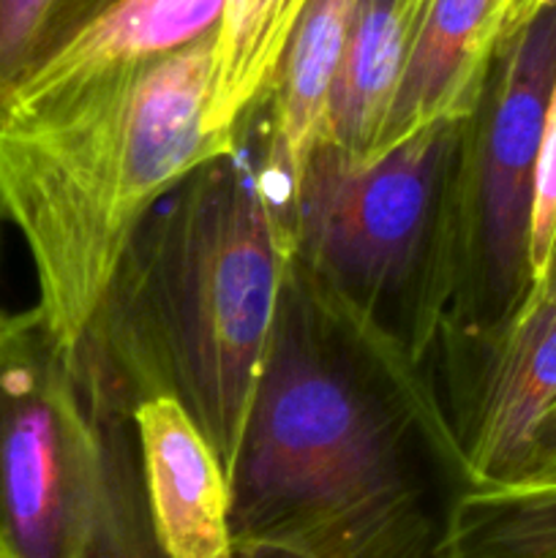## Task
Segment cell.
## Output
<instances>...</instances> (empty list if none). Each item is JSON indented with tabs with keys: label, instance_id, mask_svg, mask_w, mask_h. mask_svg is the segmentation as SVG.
I'll return each instance as SVG.
<instances>
[{
	"label": "cell",
	"instance_id": "obj_12",
	"mask_svg": "<svg viewBox=\"0 0 556 558\" xmlns=\"http://www.w3.org/2000/svg\"><path fill=\"white\" fill-rule=\"evenodd\" d=\"M409 52L401 0H360L330 98L322 145L352 167L379 156V140Z\"/></svg>",
	"mask_w": 556,
	"mask_h": 558
},
{
	"label": "cell",
	"instance_id": "obj_1",
	"mask_svg": "<svg viewBox=\"0 0 556 558\" xmlns=\"http://www.w3.org/2000/svg\"><path fill=\"white\" fill-rule=\"evenodd\" d=\"M227 485L238 558H442L469 490L423 371L294 262Z\"/></svg>",
	"mask_w": 556,
	"mask_h": 558
},
{
	"label": "cell",
	"instance_id": "obj_16",
	"mask_svg": "<svg viewBox=\"0 0 556 558\" xmlns=\"http://www.w3.org/2000/svg\"><path fill=\"white\" fill-rule=\"evenodd\" d=\"M554 240H556V80H554V87H551L548 107H545L537 172H534V202H532L534 289H537V283L543 281V272L545 267H548Z\"/></svg>",
	"mask_w": 556,
	"mask_h": 558
},
{
	"label": "cell",
	"instance_id": "obj_9",
	"mask_svg": "<svg viewBox=\"0 0 556 558\" xmlns=\"http://www.w3.org/2000/svg\"><path fill=\"white\" fill-rule=\"evenodd\" d=\"M543 3L548 0H428L409 44L376 161L428 125L467 120L501 44Z\"/></svg>",
	"mask_w": 556,
	"mask_h": 558
},
{
	"label": "cell",
	"instance_id": "obj_19",
	"mask_svg": "<svg viewBox=\"0 0 556 558\" xmlns=\"http://www.w3.org/2000/svg\"><path fill=\"white\" fill-rule=\"evenodd\" d=\"M534 294H537V298L556 300V240H554V248H551L548 267H545V272H543V281L537 283Z\"/></svg>",
	"mask_w": 556,
	"mask_h": 558
},
{
	"label": "cell",
	"instance_id": "obj_5",
	"mask_svg": "<svg viewBox=\"0 0 556 558\" xmlns=\"http://www.w3.org/2000/svg\"><path fill=\"white\" fill-rule=\"evenodd\" d=\"M463 120L368 167L319 145L292 183V262L363 336L423 365L452 300V180Z\"/></svg>",
	"mask_w": 556,
	"mask_h": 558
},
{
	"label": "cell",
	"instance_id": "obj_15",
	"mask_svg": "<svg viewBox=\"0 0 556 558\" xmlns=\"http://www.w3.org/2000/svg\"><path fill=\"white\" fill-rule=\"evenodd\" d=\"M109 0H0V101Z\"/></svg>",
	"mask_w": 556,
	"mask_h": 558
},
{
	"label": "cell",
	"instance_id": "obj_14",
	"mask_svg": "<svg viewBox=\"0 0 556 558\" xmlns=\"http://www.w3.org/2000/svg\"><path fill=\"white\" fill-rule=\"evenodd\" d=\"M548 550H556V485L467 490L442 543V558H527Z\"/></svg>",
	"mask_w": 556,
	"mask_h": 558
},
{
	"label": "cell",
	"instance_id": "obj_6",
	"mask_svg": "<svg viewBox=\"0 0 556 558\" xmlns=\"http://www.w3.org/2000/svg\"><path fill=\"white\" fill-rule=\"evenodd\" d=\"M554 80L556 0H548L501 44L463 120L452 180V300L439 330H501L532 300L534 172Z\"/></svg>",
	"mask_w": 556,
	"mask_h": 558
},
{
	"label": "cell",
	"instance_id": "obj_2",
	"mask_svg": "<svg viewBox=\"0 0 556 558\" xmlns=\"http://www.w3.org/2000/svg\"><path fill=\"white\" fill-rule=\"evenodd\" d=\"M292 178L273 158L267 109L238 147L185 178L131 240L76 365L125 417L172 398L232 472L292 262Z\"/></svg>",
	"mask_w": 556,
	"mask_h": 558
},
{
	"label": "cell",
	"instance_id": "obj_17",
	"mask_svg": "<svg viewBox=\"0 0 556 558\" xmlns=\"http://www.w3.org/2000/svg\"><path fill=\"white\" fill-rule=\"evenodd\" d=\"M548 485H556V409L534 436L518 480L505 488H548Z\"/></svg>",
	"mask_w": 556,
	"mask_h": 558
},
{
	"label": "cell",
	"instance_id": "obj_22",
	"mask_svg": "<svg viewBox=\"0 0 556 558\" xmlns=\"http://www.w3.org/2000/svg\"><path fill=\"white\" fill-rule=\"evenodd\" d=\"M548 488H554V485H548Z\"/></svg>",
	"mask_w": 556,
	"mask_h": 558
},
{
	"label": "cell",
	"instance_id": "obj_20",
	"mask_svg": "<svg viewBox=\"0 0 556 558\" xmlns=\"http://www.w3.org/2000/svg\"><path fill=\"white\" fill-rule=\"evenodd\" d=\"M527 558H556V550H548V554H537V556H527Z\"/></svg>",
	"mask_w": 556,
	"mask_h": 558
},
{
	"label": "cell",
	"instance_id": "obj_18",
	"mask_svg": "<svg viewBox=\"0 0 556 558\" xmlns=\"http://www.w3.org/2000/svg\"><path fill=\"white\" fill-rule=\"evenodd\" d=\"M425 9H428V0H401V16L409 31V44H412V36L418 31L420 20H423Z\"/></svg>",
	"mask_w": 556,
	"mask_h": 558
},
{
	"label": "cell",
	"instance_id": "obj_11",
	"mask_svg": "<svg viewBox=\"0 0 556 558\" xmlns=\"http://www.w3.org/2000/svg\"><path fill=\"white\" fill-rule=\"evenodd\" d=\"M358 5L360 0H309L283 52L267 104V140L292 183L325 142L333 87Z\"/></svg>",
	"mask_w": 556,
	"mask_h": 558
},
{
	"label": "cell",
	"instance_id": "obj_7",
	"mask_svg": "<svg viewBox=\"0 0 556 558\" xmlns=\"http://www.w3.org/2000/svg\"><path fill=\"white\" fill-rule=\"evenodd\" d=\"M469 490L512 485L556 409V300L494 332H436L423 365Z\"/></svg>",
	"mask_w": 556,
	"mask_h": 558
},
{
	"label": "cell",
	"instance_id": "obj_4",
	"mask_svg": "<svg viewBox=\"0 0 556 558\" xmlns=\"http://www.w3.org/2000/svg\"><path fill=\"white\" fill-rule=\"evenodd\" d=\"M0 558H167L134 417L93 390L36 305L0 308Z\"/></svg>",
	"mask_w": 556,
	"mask_h": 558
},
{
	"label": "cell",
	"instance_id": "obj_8",
	"mask_svg": "<svg viewBox=\"0 0 556 558\" xmlns=\"http://www.w3.org/2000/svg\"><path fill=\"white\" fill-rule=\"evenodd\" d=\"M221 9L223 0H109L0 101V114H47L134 80L216 36Z\"/></svg>",
	"mask_w": 556,
	"mask_h": 558
},
{
	"label": "cell",
	"instance_id": "obj_21",
	"mask_svg": "<svg viewBox=\"0 0 556 558\" xmlns=\"http://www.w3.org/2000/svg\"><path fill=\"white\" fill-rule=\"evenodd\" d=\"M0 232H3V218H0Z\"/></svg>",
	"mask_w": 556,
	"mask_h": 558
},
{
	"label": "cell",
	"instance_id": "obj_3",
	"mask_svg": "<svg viewBox=\"0 0 556 558\" xmlns=\"http://www.w3.org/2000/svg\"><path fill=\"white\" fill-rule=\"evenodd\" d=\"M213 41L47 114H0V218L31 251L44 322L74 349L153 210L238 136L205 125Z\"/></svg>",
	"mask_w": 556,
	"mask_h": 558
},
{
	"label": "cell",
	"instance_id": "obj_10",
	"mask_svg": "<svg viewBox=\"0 0 556 558\" xmlns=\"http://www.w3.org/2000/svg\"><path fill=\"white\" fill-rule=\"evenodd\" d=\"M153 529L167 558H238L229 529V485L202 430L172 398L134 414Z\"/></svg>",
	"mask_w": 556,
	"mask_h": 558
},
{
	"label": "cell",
	"instance_id": "obj_13",
	"mask_svg": "<svg viewBox=\"0 0 556 558\" xmlns=\"http://www.w3.org/2000/svg\"><path fill=\"white\" fill-rule=\"evenodd\" d=\"M309 0H223L213 41V80L205 125L240 134L267 109L278 69Z\"/></svg>",
	"mask_w": 556,
	"mask_h": 558
}]
</instances>
